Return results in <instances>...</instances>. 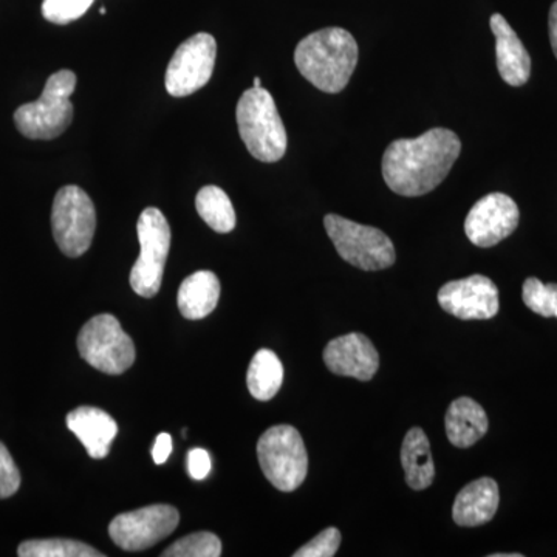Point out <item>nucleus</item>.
Listing matches in <instances>:
<instances>
[{"mask_svg":"<svg viewBox=\"0 0 557 557\" xmlns=\"http://www.w3.org/2000/svg\"><path fill=\"white\" fill-rule=\"evenodd\" d=\"M252 84H255L252 87H262V81H260L259 76H256L255 83Z\"/></svg>","mask_w":557,"mask_h":557,"instance_id":"2f4dec72","label":"nucleus"},{"mask_svg":"<svg viewBox=\"0 0 557 557\" xmlns=\"http://www.w3.org/2000/svg\"><path fill=\"white\" fill-rule=\"evenodd\" d=\"M490 25L496 36L497 69L502 79L512 87L523 86L530 79L531 58L522 40L502 14H493Z\"/></svg>","mask_w":557,"mask_h":557,"instance_id":"dca6fc26","label":"nucleus"},{"mask_svg":"<svg viewBox=\"0 0 557 557\" xmlns=\"http://www.w3.org/2000/svg\"><path fill=\"white\" fill-rule=\"evenodd\" d=\"M219 298V277L212 271H197L180 285L177 295L180 313L190 321L207 318L218 307Z\"/></svg>","mask_w":557,"mask_h":557,"instance_id":"6ab92c4d","label":"nucleus"},{"mask_svg":"<svg viewBox=\"0 0 557 557\" xmlns=\"http://www.w3.org/2000/svg\"><path fill=\"white\" fill-rule=\"evenodd\" d=\"M237 126L248 152L262 163H276L287 152V131L273 97L263 87L242 95L236 109Z\"/></svg>","mask_w":557,"mask_h":557,"instance_id":"7ed1b4c3","label":"nucleus"},{"mask_svg":"<svg viewBox=\"0 0 557 557\" xmlns=\"http://www.w3.org/2000/svg\"><path fill=\"white\" fill-rule=\"evenodd\" d=\"M222 555V542L209 531L189 534L161 553L163 557H219Z\"/></svg>","mask_w":557,"mask_h":557,"instance_id":"b1692460","label":"nucleus"},{"mask_svg":"<svg viewBox=\"0 0 557 557\" xmlns=\"http://www.w3.org/2000/svg\"><path fill=\"white\" fill-rule=\"evenodd\" d=\"M21 486V472L3 443H0V498L14 496Z\"/></svg>","mask_w":557,"mask_h":557,"instance_id":"cd10ccee","label":"nucleus"},{"mask_svg":"<svg viewBox=\"0 0 557 557\" xmlns=\"http://www.w3.org/2000/svg\"><path fill=\"white\" fill-rule=\"evenodd\" d=\"M401 465L405 469L406 483L412 490H426L434 482V458L423 429L412 428L406 434L401 446Z\"/></svg>","mask_w":557,"mask_h":557,"instance_id":"aec40b11","label":"nucleus"},{"mask_svg":"<svg viewBox=\"0 0 557 557\" xmlns=\"http://www.w3.org/2000/svg\"><path fill=\"white\" fill-rule=\"evenodd\" d=\"M218 42L209 33H197L175 50L164 86L171 97L183 98L207 86L214 72Z\"/></svg>","mask_w":557,"mask_h":557,"instance_id":"9d476101","label":"nucleus"},{"mask_svg":"<svg viewBox=\"0 0 557 557\" xmlns=\"http://www.w3.org/2000/svg\"><path fill=\"white\" fill-rule=\"evenodd\" d=\"M21 557H102V553L90 545L70 539H33L22 542L17 548Z\"/></svg>","mask_w":557,"mask_h":557,"instance_id":"5701e85b","label":"nucleus"},{"mask_svg":"<svg viewBox=\"0 0 557 557\" xmlns=\"http://www.w3.org/2000/svg\"><path fill=\"white\" fill-rule=\"evenodd\" d=\"M525 306L544 318H557V284H544L536 277H528L522 288Z\"/></svg>","mask_w":557,"mask_h":557,"instance_id":"393cba45","label":"nucleus"},{"mask_svg":"<svg viewBox=\"0 0 557 557\" xmlns=\"http://www.w3.org/2000/svg\"><path fill=\"white\" fill-rule=\"evenodd\" d=\"M178 522V511L171 505H150L116 516L110 522L109 534L124 552H143L171 536Z\"/></svg>","mask_w":557,"mask_h":557,"instance_id":"9b49d317","label":"nucleus"},{"mask_svg":"<svg viewBox=\"0 0 557 557\" xmlns=\"http://www.w3.org/2000/svg\"><path fill=\"white\" fill-rule=\"evenodd\" d=\"M548 28L549 40H552L553 51H555V57L557 60V0L555 3H553L552 10H549Z\"/></svg>","mask_w":557,"mask_h":557,"instance_id":"7c9ffc66","label":"nucleus"},{"mask_svg":"<svg viewBox=\"0 0 557 557\" xmlns=\"http://www.w3.org/2000/svg\"><path fill=\"white\" fill-rule=\"evenodd\" d=\"M284 383V366L274 351L262 348L252 357L247 373L249 394L259 401L276 397Z\"/></svg>","mask_w":557,"mask_h":557,"instance_id":"412c9836","label":"nucleus"},{"mask_svg":"<svg viewBox=\"0 0 557 557\" xmlns=\"http://www.w3.org/2000/svg\"><path fill=\"white\" fill-rule=\"evenodd\" d=\"M500 494L496 480H474L457 494L454 502V522L460 527H480L496 516Z\"/></svg>","mask_w":557,"mask_h":557,"instance_id":"f3484780","label":"nucleus"},{"mask_svg":"<svg viewBox=\"0 0 557 557\" xmlns=\"http://www.w3.org/2000/svg\"><path fill=\"white\" fill-rule=\"evenodd\" d=\"M258 458L271 485L292 493L309 472V456L299 431L288 424L270 428L258 442Z\"/></svg>","mask_w":557,"mask_h":557,"instance_id":"39448f33","label":"nucleus"},{"mask_svg":"<svg viewBox=\"0 0 557 557\" xmlns=\"http://www.w3.org/2000/svg\"><path fill=\"white\" fill-rule=\"evenodd\" d=\"M437 298L446 313L463 321L494 318L500 307L496 284L482 274L448 282L440 288Z\"/></svg>","mask_w":557,"mask_h":557,"instance_id":"ddd939ff","label":"nucleus"},{"mask_svg":"<svg viewBox=\"0 0 557 557\" xmlns=\"http://www.w3.org/2000/svg\"><path fill=\"white\" fill-rule=\"evenodd\" d=\"M295 62L300 75L317 89L339 94L357 69L358 44L344 28H322L300 40Z\"/></svg>","mask_w":557,"mask_h":557,"instance_id":"f03ea898","label":"nucleus"},{"mask_svg":"<svg viewBox=\"0 0 557 557\" xmlns=\"http://www.w3.org/2000/svg\"><path fill=\"white\" fill-rule=\"evenodd\" d=\"M460 152L456 132L443 127L418 138L395 139L383 156L384 182L398 196H424L448 177Z\"/></svg>","mask_w":557,"mask_h":557,"instance_id":"f257e3e1","label":"nucleus"},{"mask_svg":"<svg viewBox=\"0 0 557 557\" xmlns=\"http://www.w3.org/2000/svg\"><path fill=\"white\" fill-rule=\"evenodd\" d=\"M491 557H522V555H491Z\"/></svg>","mask_w":557,"mask_h":557,"instance_id":"473e14b6","label":"nucleus"},{"mask_svg":"<svg viewBox=\"0 0 557 557\" xmlns=\"http://www.w3.org/2000/svg\"><path fill=\"white\" fill-rule=\"evenodd\" d=\"M324 361L335 375L359 381L372 380L380 368L379 351L362 333H348L330 341L324 350Z\"/></svg>","mask_w":557,"mask_h":557,"instance_id":"4468645a","label":"nucleus"},{"mask_svg":"<svg viewBox=\"0 0 557 557\" xmlns=\"http://www.w3.org/2000/svg\"><path fill=\"white\" fill-rule=\"evenodd\" d=\"M172 453V437L166 432L160 434L159 437L156 438V445L152 448V458L157 465L166 463L168 458H170Z\"/></svg>","mask_w":557,"mask_h":557,"instance_id":"c756f323","label":"nucleus"},{"mask_svg":"<svg viewBox=\"0 0 557 557\" xmlns=\"http://www.w3.org/2000/svg\"><path fill=\"white\" fill-rule=\"evenodd\" d=\"M67 428L83 443L94 460L109 456L113 440L119 434V424L108 412L90 406H81L67 416Z\"/></svg>","mask_w":557,"mask_h":557,"instance_id":"2eb2a0df","label":"nucleus"},{"mask_svg":"<svg viewBox=\"0 0 557 557\" xmlns=\"http://www.w3.org/2000/svg\"><path fill=\"white\" fill-rule=\"evenodd\" d=\"M341 533L338 528L330 527L327 530L319 533L317 537L311 539L309 544L300 547L295 553V557H333L338 552L341 545Z\"/></svg>","mask_w":557,"mask_h":557,"instance_id":"bb28decb","label":"nucleus"},{"mask_svg":"<svg viewBox=\"0 0 557 557\" xmlns=\"http://www.w3.org/2000/svg\"><path fill=\"white\" fill-rule=\"evenodd\" d=\"M446 435L457 448L467 449L487 432L485 410L474 399L461 397L450 403L445 417Z\"/></svg>","mask_w":557,"mask_h":557,"instance_id":"a211bd4d","label":"nucleus"},{"mask_svg":"<svg viewBox=\"0 0 557 557\" xmlns=\"http://www.w3.org/2000/svg\"><path fill=\"white\" fill-rule=\"evenodd\" d=\"M197 212L209 228L215 233L226 234L236 228V211L228 194L219 186H205L196 197Z\"/></svg>","mask_w":557,"mask_h":557,"instance_id":"4be33fe9","label":"nucleus"},{"mask_svg":"<svg viewBox=\"0 0 557 557\" xmlns=\"http://www.w3.org/2000/svg\"><path fill=\"white\" fill-rule=\"evenodd\" d=\"M325 231L341 258L364 271H379L394 265L397 255L386 234L373 226L329 214L324 219Z\"/></svg>","mask_w":557,"mask_h":557,"instance_id":"6e6552de","label":"nucleus"},{"mask_svg":"<svg viewBox=\"0 0 557 557\" xmlns=\"http://www.w3.org/2000/svg\"><path fill=\"white\" fill-rule=\"evenodd\" d=\"M95 0H44L42 16L51 24L67 25L89 11Z\"/></svg>","mask_w":557,"mask_h":557,"instance_id":"a878e982","label":"nucleus"},{"mask_svg":"<svg viewBox=\"0 0 557 557\" xmlns=\"http://www.w3.org/2000/svg\"><path fill=\"white\" fill-rule=\"evenodd\" d=\"M76 75L72 70H60L47 79L38 101L21 106L14 112V123L24 137L54 139L67 131L73 121L72 97Z\"/></svg>","mask_w":557,"mask_h":557,"instance_id":"20e7f679","label":"nucleus"},{"mask_svg":"<svg viewBox=\"0 0 557 557\" xmlns=\"http://www.w3.org/2000/svg\"><path fill=\"white\" fill-rule=\"evenodd\" d=\"M54 242L67 258H79L89 251L97 230V211L89 194L79 186H64L51 208Z\"/></svg>","mask_w":557,"mask_h":557,"instance_id":"1a4fd4ad","label":"nucleus"},{"mask_svg":"<svg viewBox=\"0 0 557 557\" xmlns=\"http://www.w3.org/2000/svg\"><path fill=\"white\" fill-rule=\"evenodd\" d=\"M139 256L131 271V287L141 298L160 292L171 249V226L163 212L146 208L138 219Z\"/></svg>","mask_w":557,"mask_h":557,"instance_id":"0eeeda50","label":"nucleus"},{"mask_svg":"<svg viewBox=\"0 0 557 557\" xmlns=\"http://www.w3.org/2000/svg\"><path fill=\"white\" fill-rule=\"evenodd\" d=\"M520 212L507 194L493 193L480 199L465 222L468 239L480 248H491L518 228Z\"/></svg>","mask_w":557,"mask_h":557,"instance_id":"f8f14e48","label":"nucleus"},{"mask_svg":"<svg viewBox=\"0 0 557 557\" xmlns=\"http://www.w3.org/2000/svg\"><path fill=\"white\" fill-rule=\"evenodd\" d=\"M81 358L106 375H123L134 366L137 351L134 341L112 314H98L81 329Z\"/></svg>","mask_w":557,"mask_h":557,"instance_id":"423d86ee","label":"nucleus"},{"mask_svg":"<svg viewBox=\"0 0 557 557\" xmlns=\"http://www.w3.org/2000/svg\"><path fill=\"white\" fill-rule=\"evenodd\" d=\"M211 456L205 449H190L188 454V472L194 480H203L211 472Z\"/></svg>","mask_w":557,"mask_h":557,"instance_id":"c85d7f7f","label":"nucleus"}]
</instances>
